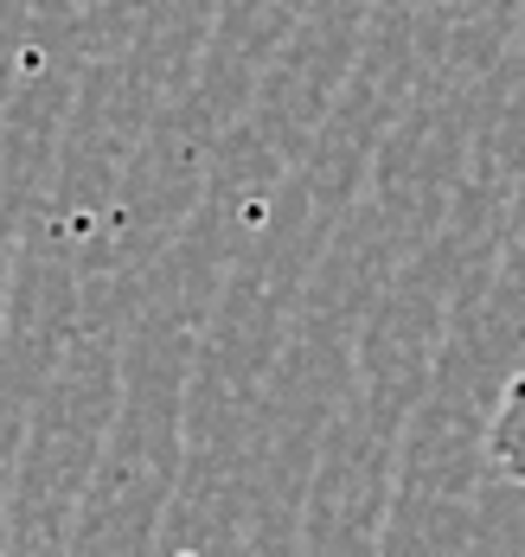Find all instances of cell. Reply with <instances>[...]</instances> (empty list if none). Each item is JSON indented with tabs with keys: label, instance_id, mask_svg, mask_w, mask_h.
<instances>
[{
	"label": "cell",
	"instance_id": "1",
	"mask_svg": "<svg viewBox=\"0 0 525 557\" xmlns=\"http://www.w3.org/2000/svg\"><path fill=\"white\" fill-rule=\"evenodd\" d=\"M480 448H487V468L525 494V366L500 385V397H493L487 430H480Z\"/></svg>",
	"mask_w": 525,
	"mask_h": 557
}]
</instances>
